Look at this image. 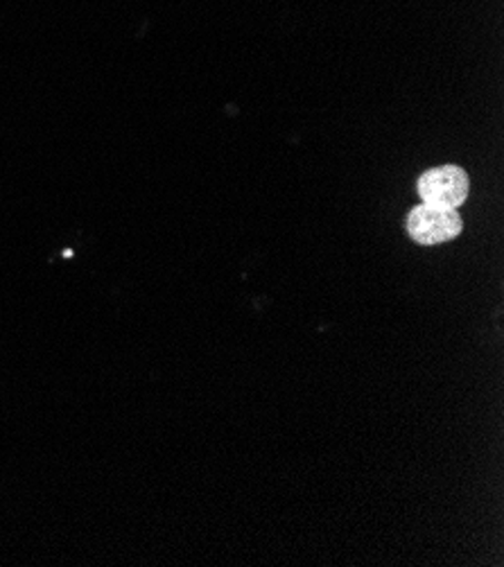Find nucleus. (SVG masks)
I'll list each match as a JSON object with an SVG mask.
<instances>
[{"label":"nucleus","mask_w":504,"mask_h":567,"mask_svg":"<svg viewBox=\"0 0 504 567\" xmlns=\"http://www.w3.org/2000/svg\"><path fill=\"white\" fill-rule=\"evenodd\" d=\"M464 229L457 208H436L419 204L408 215V234L416 245L434 247L455 240Z\"/></svg>","instance_id":"obj_2"},{"label":"nucleus","mask_w":504,"mask_h":567,"mask_svg":"<svg viewBox=\"0 0 504 567\" xmlns=\"http://www.w3.org/2000/svg\"><path fill=\"white\" fill-rule=\"evenodd\" d=\"M416 190L428 206L436 208H460L471 190V179L460 165L430 167L419 177Z\"/></svg>","instance_id":"obj_1"}]
</instances>
